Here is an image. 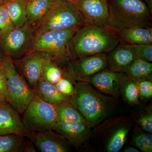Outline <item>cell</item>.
<instances>
[{"instance_id": "2e32d148", "label": "cell", "mask_w": 152, "mask_h": 152, "mask_svg": "<svg viewBox=\"0 0 152 152\" xmlns=\"http://www.w3.org/2000/svg\"><path fill=\"white\" fill-rule=\"evenodd\" d=\"M90 126L78 122L58 121L53 131L63 136L70 143L77 147L90 137Z\"/></svg>"}, {"instance_id": "6da1fadb", "label": "cell", "mask_w": 152, "mask_h": 152, "mask_svg": "<svg viewBox=\"0 0 152 152\" xmlns=\"http://www.w3.org/2000/svg\"><path fill=\"white\" fill-rule=\"evenodd\" d=\"M121 39L112 28L85 24L77 29L69 41L67 51L69 60L101 53H108Z\"/></svg>"}, {"instance_id": "f35d334b", "label": "cell", "mask_w": 152, "mask_h": 152, "mask_svg": "<svg viewBox=\"0 0 152 152\" xmlns=\"http://www.w3.org/2000/svg\"><path fill=\"white\" fill-rule=\"evenodd\" d=\"M1 31H0V41L1 40Z\"/></svg>"}, {"instance_id": "4dcf8cb0", "label": "cell", "mask_w": 152, "mask_h": 152, "mask_svg": "<svg viewBox=\"0 0 152 152\" xmlns=\"http://www.w3.org/2000/svg\"><path fill=\"white\" fill-rule=\"evenodd\" d=\"M138 88L139 97L148 99L152 97V82L151 79L137 82Z\"/></svg>"}, {"instance_id": "5bb4252c", "label": "cell", "mask_w": 152, "mask_h": 152, "mask_svg": "<svg viewBox=\"0 0 152 152\" xmlns=\"http://www.w3.org/2000/svg\"><path fill=\"white\" fill-rule=\"evenodd\" d=\"M28 138L42 152H66L69 150L67 141L53 130L31 132Z\"/></svg>"}, {"instance_id": "8992f818", "label": "cell", "mask_w": 152, "mask_h": 152, "mask_svg": "<svg viewBox=\"0 0 152 152\" xmlns=\"http://www.w3.org/2000/svg\"><path fill=\"white\" fill-rule=\"evenodd\" d=\"M57 107L35 95L23 113L22 121L25 127L31 132L53 130L58 122Z\"/></svg>"}, {"instance_id": "7a4b0ae2", "label": "cell", "mask_w": 152, "mask_h": 152, "mask_svg": "<svg viewBox=\"0 0 152 152\" xmlns=\"http://www.w3.org/2000/svg\"><path fill=\"white\" fill-rule=\"evenodd\" d=\"M108 23L115 31L134 27H152L151 12L141 0H107Z\"/></svg>"}, {"instance_id": "83f0119b", "label": "cell", "mask_w": 152, "mask_h": 152, "mask_svg": "<svg viewBox=\"0 0 152 152\" xmlns=\"http://www.w3.org/2000/svg\"><path fill=\"white\" fill-rule=\"evenodd\" d=\"M15 28L5 6L0 5V31L1 37Z\"/></svg>"}, {"instance_id": "52a82bcc", "label": "cell", "mask_w": 152, "mask_h": 152, "mask_svg": "<svg viewBox=\"0 0 152 152\" xmlns=\"http://www.w3.org/2000/svg\"><path fill=\"white\" fill-rule=\"evenodd\" d=\"M77 29L51 30L35 32L34 42L29 52H47L56 59L65 63L69 60L67 51V44Z\"/></svg>"}, {"instance_id": "484cf974", "label": "cell", "mask_w": 152, "mask_h": 152, "mask_svg": "<svg viewBox=\"0 0 152 152\" xmlns=\"http://www.w3.org/2000/svg\"><path fill=\"white\" fill-rule=\"evenodd\" d=\"M124 96L129 103H137L139 98L138 88L137 82L127 77L121 87Z\"/></svg>"}, {"instance_id": "f546056e", "label": "cell", "mask_w": 152, "mask_h": 152, "mask_svg": "<svg viewBox=\"0 0 152 152\" xmlns=\"http://www.w3.org/2000/svg\"><path fill=\"white\" fill-rule=\"evenodd\" d=\"M137 58L147 61H152V44L132 45Z\"/></svg>"}, {"instance_id": "7402d4cb", "label": "cell", "mask_w": 152, "mask_h": 152, "mask_svg": "<svg viewBox=\"0 0 152 152\" xmlns=\"http://www.w3.org/2000/svg\"><path fill=\"white\" fill-rule=\"evenodd\" d=\"M57 115L58 121L88 124L80 112L71 102L63 103L57 106Z\"/></svg>"}, {"instance_id": "9a60e30c", "label": "cell", "mask_w": 152, "mask_h": 152, "mask_svg": "<svg viewBox=\"0 0 152 152\" xmlns=\"http://www.w3.org/2000/svg\"><path fill=\"white\" fill-rule=\"evenodd\" d=\"M136 58L132 45L121 42L108 53V67L114 72L125 73Z\"/></svg>"}, {"instance_id": "ba28073f", "label": "cell", "mask_w": 152, "mask_h": 152, "mask_svg": "<svg viewBox=\"0 0 152 152\" xmlns=\"http://www.w3.org/2000/svg\"><path fill=\"white\" fill-rule=\"evenodd\" d=\"M35 33L32 27L27 23L2 37L0 45L7 56L12 60L19 59L29 51Z\"/></svg>"}, {"instance_id": "277c9868", "label": "cell", "mask_w": 152, "mask_h": 152, "mask_svg": "<svg viewBox=\"0 0 152 152\" xmlns=\"http://www.w3.org/2000/svg\"><path fill=\"white\" fill-rule=\"evenodd\" d=\"M86 24L74 3L58 0L40 21L32 27L35 32L51 30L77 29Z\"/></svg>"}, {"instance_id": "74e56055", "label": "cell", "mask_w": 152, "mask_h": 152, "mask_svg": "<svg viewBox=\"0 0 152 152\" xmlns=\"http://www.w3.org/2000/svg\"><path fill=\"white\" fill-rule=\"evenodd\" d=\"M66 1H68L71 2L73 3H75L77 2V1H78V0H66Z\"/></svg>"}, {"instance_id": "d6986e66", "label": "cell", "mask_w": 152, "mask_h": 152, "mask_svg": "<svg viewBox=\"0 0 152 152\" xmlns=\"http://www.w3.org/2000/svg\"><path fill=\"white\" fill-rule=\"evenodd\" d=\"M58 0H28L27 24L32 27L40 21Z\"/></svg>"}, {"instance_id": "d4e9b609", "label": "cell", "mask_w": 152, "mask_h": 152, "mask_svg": "<svg viewBox=\"0 0 152 152\" xmlns=\"http://www.w3.org/2000/svg\"><path fill=\"white\" fill-rule=\"evenodd\" d=\"M129 128L122 126L113 132L106 145V150L109 152H117L123 148L126 141Z\"/></svg>"}, {"instance_id": "7c38bea8", "label": "cell", "mask_w": 152, "mask_h": 152, "mask_svg": "<svg viewBox=\"0 0 152 152\" xmlns=\"http://www.w3.org/2000/svg\"><path fill=\"white\" fill-rule=\"evenodd\" d=\"M31 133L25 127L18 112L8 103H0V136L15 134L28 137Z\"/></svg>"}, {"instance_id": "1f68e13d", "label": "cell", "mask_w": 152, "mask_h": 152, "mask_svg": "<svg viewBox=\"0 0 152 152\" xmlns=\"http://www.w3.org/2000/svg\"><path fill=\"white\" fill-rule=\"evenodd\" d=\"M7 102V89L5 76L0 67V103Z\"/></svg>"}, {"instance_id": "ffe728a7", "label": "cell", "mask_w": 152, "mask_h": 152, "mask_svg": "<svg viewBox=\"0 0 152 152\" xmlns=\"http://www.w3.org/2000/svg\"><path fill=\"white\" fill-rule=\"evenodd\" d=\"M28 0H6L4 5L15 28L21 27L27 23L26 5Z\"/></svg>"}, {"instance_id": "d6a6232c", "label": "cell", "mask_w": 152, "mask_h": 152, "mask_svg": "<svg viewBox=\"0 0 152 152\" xmlns=\"http://www.w3.org/2000/svg\"><path fill=\"white\" fill-rule=\"evenodd\" d=\"M138 123L142 129L148 133H152V114H146L138 120Z\"/></svg>"}, {"instance_id": "44dd1931", "label": "cell", "mask_w": 152, "mask_h": 152, "mask_svg": "<svg viewBox=\"0 0 152 152\" xmlns=\"http://www.w3.org/2000/svg\"><path fill=\"white\" fill-rule=\"evenodd\" d=\"M152 73V63L138 58H136L125 72L128 78L136 82L151 79Z\"/></svg>"}, {"instance_id": "8d00e7d4", "label": "cell", "mask_w": 152, "mask_h": 152, "mask_svg": "<svg viewBox=\"0 0 152 152\" xmlns=\"http://www.w3.org/2000/svg\"><path fill=\"white\" fill-rule=\"evenodd\" d=\"M141 1H142L146 3H148L152 2V0H141Z\"/></svg>"}, {"instance_id": "4316f807", "label": "cell", "mask_w": 152, "mask_h": 152, "mask_svg": "<svg viewBox=\"0 0 152 152\" xmlns=\"http://www.w3.org/2000/svg\"><path fill=\"white\" fill-rule=\"evenodd\" d=\"M133 144L143 152L152 151V136L150 133H142L136 135Z\"/></svg>"}, {"instance_id": "8fae6325", "label": "cell", "mask_w": 152, "mask_h": 152, "mask_svg": "<svg viewBox=\"0 0 152 152\" xmlns=\"http://www.w3.org/2000/svg\"><path fill=\"white\" fill-rule=\"evenodd\" d=\"M74 4L86 24L111 28L107 0H78Z\"/></svg>"}, {"instance_id": "603a6c76", "label": "cell", "mask_w": 152, "mask_h": 152, "mask_svg": "<svg viewBox=\"0 0 152 152\" xmlns=\"http://www.w3.org/2000/svg\"><path fill=\"white\" fill-rule=\"evenodd\" d=\"M64 64L55 58L47 60L43 66L42 77L53 84L56 83L66 76L65 69L61 67V65Z\"/></svg>"}, {"instance_id": "e0dca14e", "label": "cell", "mask_w": 152, "mask_h": 152, "mask_svg": "<svg viewBox=\"0 0 152 152\" xmlns=\"http://www.w3.org/2000/svg\"><path fill=\"white\" fill-rule=\"evenodd\" d=\"M121 42L130 45L152 44V28L148 27H134L116 31Z\"/></svg>"}, {"instance_id": "3957f363", "label": "cell", "mask_w": 152, "mask_h": 152, "mask_svg": "<svg viewBox=\"0 0 152 152\" xmlns=\"http://www.w3.org/2000/svg\"><path fill=\"white\" fill-rule=\"evenodd\" d=\"M71 103L80 112L89 126L100 122L111 109L110 99L98 92L87 81H79L76 84Z\"/></svg>"}, {"instance_id": "4fadbf2b", "label": "cell", "mask_w": 152, "mask_h": 152, "mask_svg": "<svg viewBox=\"0 0 152 152\" xmlns=\"http://www.w3.org/2000/svg\"><path fill=\"white\" fill-rule=\"evenodd\" d=\"M127 77L125 73L114 72L106 68L92 76L87 82L102 92L115 96L118 94Z\"/></svg>"}, {"instance_id": "30bf717a", "label": "cell", "mask_w": 152, "mask_h": 152, "mask_svg": "<svg viewBox=\"0 0 152 152\" xmlns=\"http://www.w3.org/2000/svg\"><path fill=\"white\" fill-rule=\"evenodd\" d=\"M50 58H55L48 53L35 51L29 52L20 58L13 61L15 65L18 66L22 77L34 90L37 83L42 77L44 63Z\"/></svg>"}, {"instance_id": "5b68a950", "label": "cell", "mask_w": 152, "mask_h": 152, "mask_svg": "<svg viewBox=\"0 0 152 152\" xmlns=\"http://www.w3.org/2000/svg\"><path fill=\"white\" fill-rule=\"evenodd\" d=\"M1 68L7 82V103L19 113L23 114L34 97V91L18 73L10 57H6Z\"/></svg>"}, {"instance_id": "836d02e7", "label": "cell", "mask_w": 152, "mask_h": 152, "mask_svg": "<svg viewBox=\"0 0 152 152\" xmlns=\"http://www.w3.org/2000/svg\"><path fill=\"white\" fill-rule=\"evenodd\" d=\"M7 57L5 54L4 53L2 48L1 47V45H0V67L1 66L6 57Z\"/></svg>"}, {"instance_id": "f1b7e54d", "label": "cell", "mask_w": 152, "mask_h": 152, "mask_svg": "<svg viewBox=\"0 0 152 152\" xmlns=\"http://www.w3.org/2000/svg\"><path fill=\"white\" fill-rule=\"evenodd\" d=\"M70 80L65 76L54 85L60 92L65 96L72 98L75 94V87L74 86Z\"/></svg>"}, {"instance_id": "d590c367", "label": "cell", "mask_w": 152, "mask_h": 152, "mask_svg": "<svg viewBox=\"0 0 152 152\" xmlns=\"http://www.w3.org/2000/svg\"><path fill=\"white\" fill-rule=\"evenodd\" d=\"M6 0H0V5L4 4Z\"/></svg>"}, {"instance_id": "ac0fdd59", "label": "cell", "mask_w": 152, "mask_h": 152, "mask_svg": "<svg viewBox=\"0 0 152 152\" xmlns=\"http://www.w3.org/2000/svg\"><path fill=\"white\" fill-rule=\"evenodd\" d=\"M36 95L46 102L58 106L63 103L71 102L72 98L59 91L55 85L42 77L38 81L34 90Z\"/></svg>"}, {"instance_id": "e575fe53", "label": "cell", "mask_w": 152, "mask_h": 152, "mask_svg": "<svg viewBox=\"0 0 152 152\" xmlns=\"http://www.w3.org/2000/svg\"><path fill=\"white\" fill-rule=\"evenodd\" d=\"M124 152H139L138 150L133 147H128L123 151Z\"/></svg>"}, {"instance_id": "9c48e42d", "label": "cell", "mask_w": 152, "mask_h": 152, "mask_svg": "<svg viewBox=\"0 0 152 152\" xmlns=\"http://www.w3.org/2000/svg\"><path fill=\"white\" fill-rule=\"evenodd\" d=\"M66 65L65 70L68 77L87 82L92 76L108 67L107 55L98 54L69 60Z\"/></svg>"}, {"instance_id": "cb8c5ba5", "label": "cell", "mask_w": 152, "mask_h": 152, "mask_svg": "<svg viewBox=\"0 0 152 152\" xmlns=\"http://www.w3.org/2000/svg\"><path fill=\"white\" fill-rule=\"evenodd\" d=\"M15 134L0 136V152H26L28 142Z\"/></svg>"}]
</instances>
